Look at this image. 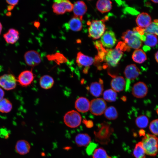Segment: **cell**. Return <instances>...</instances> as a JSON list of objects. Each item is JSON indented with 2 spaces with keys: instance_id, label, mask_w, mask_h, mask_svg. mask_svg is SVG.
Masks as SVG:
<instances>
[{
  "instance_id": "1",
  "label": "cell",
  "mask_w": 158,
  "mask_h": 158,
  "mask_svg": "<svg viewBox=\"0 0 158 158\" xmlns=\"http://www.w3.org/2000/svg\"><path fill=\"white\" fill-rule=\"evenodd\" d=\"M108 19V17L106 16L101 20H92L87 21L89 37L93 39H97L101 37L105 32L106 30L105 22Z\"/></svg>"
},
{
  "instance_id": "2",
  "label": "cell",
  "mask_w": 158,
  "mask_h": 158,
  "mask_svg": "<svg viewBox=\"0 0 158 158\" xmlns=\"http://www.w3.org/2000/svg\"><path fill=\"white\" fill-rule=\"evenodd\" d=\"M113 131V129L108 123L104 122L101 123L96 131H94L96 141L101 144H107Z\"/></svg>"
},
{
  "instance_id": "3",
  "label": "cell",
  "mask_w": 158,
  "mask_h": 158,
  "mask_svg": "<svg viewBox=\"0 0 158 158\" xmlns=\"http://www.w3.org/2000/svg\"><path fill=\"white\" fill-rule=\"evenodd\" d=\"M142 37L134 28L127 30L122 34L121 39L130 48L139 49L142 45Z\"/></svg>"
},
{
  "instance_id": "4",
  "label": "cell",
  "mask_w": 158,
  "mask_h": 158,
  "mask_svg": "<svg viewBox=\"0 0 158 158\" xmlns=\"http://www.w3.org/2000/svg\"><path fill=\"white\" fill-rule=\"evenodd\" d=\"M146 154L156 156L158 152V138L154 135L147 134L141 141Z\"/></svg>"
},
{
  "instance_id": "5",
  "label": "cell",
  "mask_w": 158,
  "mask_h": 158,
  "mask_svg": "<svg viewBox=\"0 0 158 158\" xmlns=\"http://www.w3.org/2000/svg\"><path fill=\"white\" fill-rule=\"evenodd\" d=\"M106 50L107 53L104 59L106 65L107 66H116L122 56L123 51L116 46L114 49H107Z\"/></svg>"
},
{
  "instance_id": "6",
  "label": "cell",
  "mask_w": 158,
  "mask_h": 158,
  "mask_svg": "<svg viewBox=\"0 0 158 158\" xmlns=\"http://www.w3.org/2000/svg\"><path fill=\"white\" fill-rule=\"evenodd\" d=\"M63 121L68 127L75 128L79 126L82 121V118L80 114L74 110L68 111L64 116Z\"/></svg>"
},
{
  "instance_id": "7",
  "label": "cell",
  "mask_w": 158,
  "mask_h": 158,
  "mask_svg": "<svg viewBox=\"0 0 158 158\" xmlns=\"http://www.w3.org/2000/svg\"><path fill=\"white\" fill-rule=\"evenodd\" d=\"M73 4L69 1L66 0L54 1L52 5L53 11L58 15L71 12L73 10Z\"/></svg>"
},
{
  "instance_id": "8",
  "label": "cell",
  "mask_w": 158,
  "mask_h": 158,
  "mask_svg": "<svg viewBox=\"0 0 158 158\" xmlns=\"http://www.w3.org/2000/svg\"><path fill=\"white\" fill-rule=\"evenodd\" d=\"M106 108V103L103 99H94L90 102L89 110L93 115L95 116L101 115L104 113Z\"/></svg>"
},
{
  "instance_id": "9",
  "label": "cell",
  "mask_w": 158,
  "mask_h": 158,
  "mask_svg": "<svg viewBox=\"0 0 158 158\" xmlns=\"http://www.w3.org/2000/svg\"><path fill=\"white\" fill-rule=\"evenodd\" d=\"M17 83V79L12 74H5L0 76V87L6 90L15 89Z\"/></svg>"
},
{
  "instance_id": "10",
  "label": "cell",
  "mask_w": 158,
  "mask_h": 158,
  "mask_svg": "<svg viewBox=\"0 0 158 158\" xmlns=\"http://www.w3.org/2000/svg\"><path fill=\"white\" fill-rule=\"evenodd\" d=\"M24 58L26 64L31 67L38 65L41 61L40 54L34 50H29L26 52L24 55Z\"/></svg>"
},
{
  "instance_id": "11",
  "label": "cell",
  "mask_w": 158,
  "mask_h": 158,
  "mask_svg": "<svg viewBox=\"0 0 158 158\" xmlns=\"http://www.w3.org/2000/svg\"><path fill=\"white\" fill-rule=\"evenodd\" d=\"M35 75L32 70H26L21 72L18 76L17 82L23 87H26L33 82Z\"/></svg>"
},
{
  "instance_id": "12",
  "label": "cell",
  "mask_w": 158,
  "mask_h": 158,
  "mask_svg": "<svg viewBox=\"0 0 158 158\" xmlns=\"http://www.w3.org/2000/svg\"><path fill=\"white\" fill-rule=\"evenodd\" d=\"M148 88L143 82L139 81L135 83L132 89V93L135 97L138 98L144 97L147 95Z\"/></svg>"
},
{
  "instance_id": "13",
  "label": "cell",
  "mask_w": 158,
  "mask_h": 158,
  "mask_svg": "<svg viewBox=\"0 0 158 158\" xmlns=\"http://www.w3.org/2000/svg\"><path fill=\"white\" fill-rule=\"evenodd\" d=\"M100 41L104 47L111 48L115 45L117 40L114 32L109 30L105 32L101 37Z\"/></svg>"
},
{
  "instance_id": "14",
  "label": "cell",
  "mask_w": 158,
  "mask_h": 158,
  "mask_svg": "<svg viewBox=\"0 0 158 158\" xmlns=\"http://www.w3.org/2000/svg\"><path fill=\"white\" fill-rule=\"evenodd\" d=\"M94 60L92 57L79 52L77 54L76 61L79 67H84V69H89L90 66L94 62Z\"/></svg>"
},
{
  "instance_id": "15",
  "label": "cell",
  "mask_w": 158,
  "mask_h": 158,
  "mask_svg": "<svg viewBox=\"0 0 158 158\" xmlns=\"http://www.w3.org/2000/svg\"><path fill=\"white\" fill-rule=\"evenodd\" d=\"M140 73V70L135 64H131L125 68L124 74L125 77L128 80H133L136 78Z\"/></svg>"
},
{
  "instance_id": "16",
  "label": "cell",
  "mask_w": 158,
  "mask_h": 158,
  "mask_svg": "<svg viewBox=\"0 0 158 158\" xmlns=\"http://www.w3.org/2000/svg\"><path fill=\"white\" fill-rule=\"evenodd\" d=\"M90 102L86 98L81 97L78 98L75 103V108L78 112L85 113L90 110Z\"/></svg>"
},
{
  "instance_id": "17",
  "label": "cell",
  "mask_w": 158,
  "mask_h": 158,
  "mask_svg": "<svg viewBox=\"0 0 158 158\" xmlns=\"http://www.w3.org/2000/svg\"><path fill=\"white\" fill-rule=\"evenodd\" d=\"M126 81L121 76L114 77L111 80L110 85L112 90L116 92H120L123 90L126 87Z\"/></svg>"
},
{
  "instance_id": "18",
  "label": "cell",
  "mask_w": 158,
  "mask_h": 158,
  "mask_svg": "<svg viewBox=\"0 0 158 158\" xmlns=\"http://www.w3.org/2000/svg\"><path fill=\"white\" fill-rule=\"evenodd\" d=\"M87 7L85 3L81 1L75 2L73 4V11L74 16L83 20V16L86 13Z\"/></svg>"
},
{
  "instance_id": "19",
  "label": "cell",
  "mask_w": 158,
  "mask_h": 158,
  "mask_svg": "<svg viewBox=\"0 0 158 158\" xmlns=\"http://www.w3.org/2000/svg\"><path fill=\"white\" fill-rule=\"evenodd\" d=\"M30 148L29 143L25 140H18L15 146L16 152L21 155H24L28 153L30 151Z\"/></svg>"
},
{
  "instance_id": "20",
  "label": "cell",
  "mask_w": 158,
  "mask_h": 158,
  "mask_svg": "<svg viewBox=\"0 0 158 158\" xmlns=\"http://www.w3.org/2000/svg\"><path fill=\"white\" fill-rule=\"evenodd\" d=\"M136 22L138 27L145 29L148 26L152 23V19L148 13L142 12L137 16Z\"/></svg>"
},
{
  "instance_id": "21",
  "label": "cell",
  "mask_w": 158,
  "mask_h": 158,
  "mask_svg": "<svg viewBox=\"0 0 158 158\" xmlns=\"http://www.w3.org/2000/svg\"><path fill=\"white\" fill-rule=\"evenodd\" d=\"M103 81L100 79L99 82L92 83L89 87L90 93L93 96L98 97L101 95L103 91Z\"/></svg>"
},
{
  "instance_id": "22",
  "label": "cell",
  "mask_w": 158,
  "mask_h": 158,
  "mask_svg": "<svg viewBox=\"0 0 158 158\" xmlns=\"http://www.w3.org/2000/svg\"><path fill=\"white\" fill-rule=\"evenodd\" d=\"M3 36L7 43L13 44L19 39V32L15 29L10 28L7 32L3 35Z\"/></svg>"
},
{
  "instance_id": "23",
  "label": "cell",
  "mask_w": 158,
  "mask_h": 158,
  "mask_svg": "<svg viewBox=\"0 0 158 158\" xmlns=\"http://www.w3.org/2000/svg\"><path fill=\"white\" fill-rule=\"evenodd\" d=\"M91 138L86 133H79L77 134L75 138V144L78 147L87 146L90 143Z\"/></svg>"
},
{
  "instance_id": "24",
  "label": "cell",
  "mask_w": 158,
  "mask_h": 158,
  "mask_svg": "<svg viewBox=\"0 0 158 158\" xmlns=\"http://www.w3.org/2000/svg\"><path fill=\"white\" fill-rule=\"evenodd\" d=\"M82 20L75 16L73 17L67 24L68 28L71 30L78 31L81 30L83 27Z\"/></svg>"
},
{
  "instance_id": "25",
  "label": "cell",
  "mask_w": 158,
  "mask_h": 158,
  "mask_svg": "<svg viewBox=\"0 0 158 158\" xmlns=\"http://www.w3.org/2000/svg\"><path fill=\"white\" fill-rule=\"evenodd\" d=\"M40 87L44 89H49L51 88L54 83L53 78L49 75H44L42 76L40 79Z\"/></svg>"
},
{
  "instance_id": "26",
  "label": "cell",
  "mask_w": 158,
  "mask_h": 158,
  "mask_svg": "<svg viewBox=\"0 0 158 158\" xmlns=\"http://www.w3.org/2000/svg\"><path fill=\"white\" fill-rule=\"evenodd\" d=\"M112 7V2L109 0H99L96 3L97 8L102 13L109 11L111 9Z\"/></svg>"
},
{
  "instance_id": "27",
  "label": "cell",
  "mask_w": 158,
  "mask_h": 158,
  "mask_svg": "<svg viewBox=\"0 0 158 158\" xmlns=\"http://www.w3.org/2000/svg\"><path fill=\"white\" fill-rule=\"evenodd\" d=\"M132 58L135 62L140 64L144 63L147 59L146 54L141 49H135L133 53Z\"/></svg>"
},
{
  "instance_id": "28",
  "label": "cell",
  "mask_w": 158,
  "mask_h": 158,
  "mask_svg": "<svg viewBox=\"0 0 158 158\" xmlns=\"http://www.w3.org/2000/svg\"><path fill=\"white\" fill-rule=\"evenodd\" d=\"M145 35V38L144 42L146 46L149 47H154L157 45L158 43V39L156 35L150 33Z\"/></svg>"
},
{
  "instance_id": "29",
  "label": "cell",
  "mask_w": 158,
  "mask_h": 158,
  "mask_svg": "<svg viewBox=\"0 0 158 158\" xmlns=\"http://www.w3.org/2000/svg\"><path fill=\"white\" fill-rule=\"evenodd\" d=\"M12 103L8 99L3 98L0 100V112L8 113L12 110Z\"/></svg>"
},
{
  "instance_id": "30",
  "label": "cell",
  "mask_w": 158,
  "mask_h": 158,
  "mask_svg": "<svg viewBox=\"0 0 158 158\" xmlns=\"http://www.w3.org/2000/svg\"><path fill=\"white\" fill-rule=\"evenodd\" d=\"M105 117L109 120H114L118 116V113L116 108L110 106L107 108L104 113Z\"/></svg>"
},
{
  "instance_id": "31",
  "label": "cell",
  "mask_w": 158,
  "mask_h": 158,
  "mask_svg": "<svg viewBox=\"0 0 158 158\" xmlns=\"http://www.w3.org/2000/svg\"><path fill=\"white\" fill-rule=\"evenodd\" d=\"M133 153L134 156L135 158H146L145 152L141 141L136 144Z\"/></svg>"
},
{
  "instance_id": "32",
  "label": "cell",
  "mask_w": 158,
  "mask_h": 158,
  "mask_svg": "<svg viewBox=\"0 0 158 158\" xmlns=\"http://www.w3.org/2000/svg\"><path fill=\"white\" fill-rule=\"evenodd\" d=\"M117 97L116 92L112 89L107 90L103 93V99L108 102H115L116 100Z\"/></svg>"
},
{
  "instance_id": "33",
  "label": "cell",
  "mask_w": 158,
  "mask_h": 158,
  "mask_svg": "<svg viewBox=\"0 0 158 158\" xmlns=\"http://www.w3.org/2000/svg\"><path fill=\"white\" fill-rule=\"evenodd\" d=\"M145 34L150 33L158 36V20H155L150 25L144 29Z\"/></svg>"
},
{
  "instance_id": "34",
  "label": "cell",
  "mask_w": 158,
  "mask_h": 158,
  "mask_svg": "<svg viewBox=\"0 0 158 158\" xmlns=\"http://www.w3.org/2000/svg\"><path fill=\"white\" fill-rule=\"evenodd\" d=\"M136 126L140 128H144L147 127L149 123L148 118L145 115H142L138 116L136 119Z\"/></svg>"
},
{
  "instance_id": "35",
  "label": "cell",
  "mask_w": 158,
  "mask_h": 158,
  "mask_svg": "<svg viewBox=\"0 0 158 158\" xmlns=\"http://www.w3.org/2000/svg\"><path fill=\"white\" fill-rule=\"evenodd\" d=\"M93 158H111L108 155L106 150L102 147L96 149L92 155Z\"/></svg>"
},
{
  "instance_id": "36",
  "label": "cell",
  "mask_w": 158,
  "mask_h": 158,
  "mask_svg": "<svg viewBox=\"0 0 158 158\" xmlns=\"http://www.w3.org/2000/svg\"><path fill=\"white\" fill-rule=\"evenodd\" d=\"M149 128L153 135H158V119L152 121L150 124Z\"/></svg>"
},
{
  "instance_id": "37",
  "label": "cell",
  "mask_w": 158,
  "mask_h": 158,
  "mask_svg": "<svg viewBox=\"0 0 158 158\" xmlns=\"http://www.w3.org/2000/svg\"><path fill=\"white\" fill-rule=\"evenodd\" d=\"M97 147L96 143L93 142H90L87 146L86 152L87 154L90 155L94 152Z\"/></svg>"
},
{
  "instance_id": "38",
  "label": "cell",
  "mask_w": 158,
  "mask_h": 158,
  "mask_svg": "<svg viewBox=\"0 0 158 158\" xmlns=\"http://www.w3.org/2000/svg\"><path fill=\"white\" fill-rule=\"evenodd\" d=\"M116 46L118 47L123 51H129L130 50V48L124 42L120 41L118 42Z\"/></svg>"
},
{
  "instance_id": "39",
  "label": "cell",
  "mask_w": 158,
  "mask_h": 158,
  "mask_svg": "<svg viewBox=\"0 0 158 158\" xmlns=\"http://www.w3.org/2000/svg\"><path fill=\"white\" fill-rule=\"evenodd\" d=\"M9 133L7 130L5 128L0 129V137L4 138H7L9 137Z\"/></svg>"
},
{
  "instance_id": "40",
  "label": "cell",
  "mask_w": 158,
  "mask_h": 158,
  "mask_svg": "<svg viewBox=\"0 0 158 158\" xmlns=\"http://www.w3.org/2000/svg\"><path fill=\"white\" fill-rule=\"evenodd\" d=\"M83 122L87 128H91L93 126V123L91 120L84 119L83 121Z\"/></svg>"
},
{
  "instance_id": "41",
  "label": "cell",
  "mask_w": 158,
  "mask_h": 158,
  "mask_svg": "<svg viewBox=\"0 0 158 158\" xmlns=\"http://www.w3.org/2000/svg\"><path fill=\"white\" fill-rule=\"evenodd\" d=\"M6 2L10 5L14 6L16 5L19 1L18 0H6Z\"/></svg>"
},
{
  "instance_id": "42",
  "label": "cell",
  "mask_w": 158,
  "mask_h": 158,
  "mask_svg": "<svg viewBox=\"0 0 158 158\" xmlns=\"http://www.w3.org/2000/svg\"><path fill=\"white\" fill-rule=\"evenodd\" d=\"M5 92L1 87H0V100L4 98Z\"/></svg>"
},
{
  "instance_id": "43",
  "label": "cell",
  "mask_w": 158,
  "mask_h": 158,
  "mask_svg": "<svg viewBox=\"0 0 158 158\" xmlns=\"http://www.w3.org/2000/svg\"><path fill=\"white\" fill-rule=\"evenodd\" d=\"M14 8V6L9 5L7 7V10L8 11H10L12 10Z\"/></svg>"
},
{
  "instance_id": "44",
  "label": "cell",
  "mask_w": 158,
  "mask_h": 158,
  "mask_svg": "<svg viewBox=\"0 0 158 158\" xmlns=\"http://www.w3.org/2000/svg\"><path fill=\"white\" fill-rule=\"evenodd\" d=\"M154 57L156 61L158 63V51L155 53Z\"/></svg>"
},
{
  "instance_id": "45",
  "label": "cell",
  "mask_w": 158,
  "mask_h": 158,
  "mask_svg": "<svg viewBox=\"0 0 158 158\" xmlns=\"http://www.w3.org/2000/svg\"><path fill=\"white\" fill-rule=\"evenodd\" d=\"M2 29V26L1 23L0 22V35L1 34V31Z\"/></svg>"
},
{
  "instance_id": "46",
  "label": "cell",
  "mask_w": 158,
  "mask_h": 158,
  "mask_svg": "<svg viewBox=\"0 0 158 158\" xmlns=\"http://www.w3.org/2000/svg\"><path fill=\"white\" fill-rule=\"evenodd\" d=\"M11 15V13L10 11H9L6 13V15L7 16H10Z\"/></svg>"
},
{
  "instance_id": "47",
  "label": "cell",
  "mask_w": 158,
  "mask_h": 158,
  "mask_svg": "<svg viewBox=\"0 0 158 158\" xmlns=\"http://www.w3.org/2000/svg\"><path fill=\"white\" fill-rule=\"evenodd\" d=\"M151 1L155 3H158V0H152Z\"/></svg>"
},
{
  "instance_id": "48",
  "label": "cell",
  "mask_w": 158,
  "mask_h": 158,
  "mask_svg": "<svg viewBox=\"0 0 158 158\" xmlns=\"http://www.w3.org/2000/svg\"><path fill=\"white\" fill-rule=\"evenodd\" d=\"M157 114H158V109L157 110Z\"/></svg>"
}]
</instances>
